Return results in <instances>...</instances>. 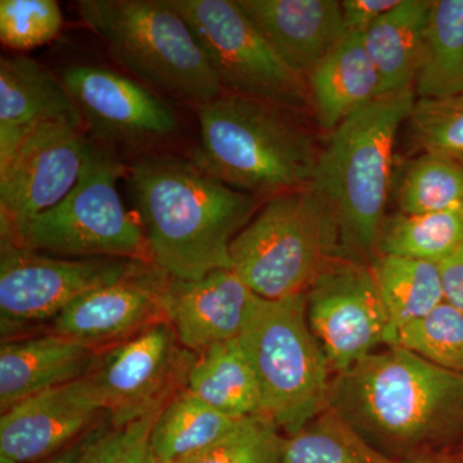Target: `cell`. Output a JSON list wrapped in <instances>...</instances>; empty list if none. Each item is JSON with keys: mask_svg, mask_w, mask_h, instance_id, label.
<instances>
[{"mask_svg": "<svg viewBox=\"0 0 463 463\" xmlns=\"http://www.w3.org/2000/svg\"><path fill=\"white\" fill-rule=\"evenodd\" d=\"M328 408L394 461L440 455L463 439V373L388 346L334 374Z\"/></svg>", "mask_w": 463, "mask_h": 463, "instance_id": "obj_1", "label": "cell"}, {"mask_svg": "<svg viewBox=\"0 0 463 463\" xmlns=\"http://www.w3.org/2000/svg\"><path fill=\"white\" fill-rule=\"evenodd\" d=\"M127 181L152 263L175 279L232 269L231 242L263 201L160 152L139 155Z\"/></svg>", "mask_w": 463, "mask_h": 463, "instance_id": "obj_2", "label": "cell"}, {"mask_svg": "<svg viewBox=\"0 0 463 463\" xmlns=\"http://www.w3.org/2000/svg\"><path fill=\"white\" fill-rule=\"evenodd\" d=\"M196 111L190 160L207 175L264 201L312 184L321 151L301 111L231 91Z\"/></svg>", "mask_w": 463, "mask_h": 463, "instance_id": "obj_3", "label": "cell"}, {"mask_svg": "<svg viewBox=\"0 0 463 463\" xmlns=\"http://www.w3.org/2000/svg\"><path fill=\"white\" fill-rule=\"evenodd\" d=\"M414 99L413 90L383 94L332 130L319 154L312 185L339 215L347 259L379 255L395 139Z\"/></svg>", "mask_w": 463, "mask_h": 463, "instance_id": "obj_4", "label": "cell"}, {"mask_svg": "<svg viewBox=\"0 0 463 463\" xmlns=\"http://www.w3.org/2000/svg\"><path fill=\"white\" fill-rule=\"evenodd\" d=\"M230 255L232 270L268 300L306 294L346 258L339 215L312 184L265 200L232 241Z\"/></svg>", "mask_w": 463, "mask_h": 463, "instance_id": "obj_5", "label": "cell"}, {"mask_svg": "<svg viewBox=\"0 0 463 463\" xmlns=\"http://www.w3.org/2000/svg\"><path fill=\"white\" fill-rule=\"evenodd\" d=\"M78 11L116 62L151 90L194 108L224 93L196 36L169 0H81Z\"/></svg>", "mask_w": 463, "mask_h": 463, "instance_id": "obj_6", "label": "cell"}, {"mask_svg": "<svg viewBox=\"0 0 463 463\" xmlns=\"http://www.w3.org/2000/svg\"><path fill=\"white\" fill-rule=\"evenodd\" d=\"M239 341L257 377L263 414L286 437L327 410L334 373L307 323L306 294L277 300L255 295Z\"/></svg>", "mask_w": 463, "mask_h": 463, "instance_id": "obj_7", "label": "cell"}, {"mask_svg": "<svg viewBox=\"0 0 463 463\" xmlns=\"http://www.w3.org/2000/svg\"><path fill=\"white\" fill-rule=\"evenodd\" d=\"M127 174L118 151L90 139L79 181L57 205L2 233V240L58 258L151 261L139 219L118 191Z\"/></svg>", "mask_w": 463, "mask_h": 463, "instance_id": "obj_8", "label": "cell"}, {"mask_svg": "<svg viewBox=\"0 0 463 463\" xmlns=\"http://www.w3.org/2000/svg\"><path fill=\"white\" fill-rule=\"evenodd\" d=\"M191 27L224 91L310 108L307 80L295 74L236 0H169Z\"/></svg>", "mask_w": 463, "mask_h": 463, "instance_id": "obj_9", "label": "cell"}, {"mask_svg": "<svg viewBox=\"0 0 463 463\" xmlns=\"http://www.w3.org/2000/svg\"><path fill=\"white\" fill-rule=\"evenodd\" d=\"M133 261L125 259L58 258L0 242L2 340L53 322L76 298L120 279Z\"/></svg>", "mask_w": 463, "mask_h": 463, "instance_id": "obj_10", "label": "cell"}, {"mask_svg": "<svg viewBox=\"0 0 463 463\" xmlns=\"http://www.w3.org/2000/svg\"><path fill=\"white\" fill-rule=\"evenodd\" d=\"M60 79L79 109L85 132L99 145L145 155L179 132L172 106L137 79L90 63L66 67Z\"/></svg>", "mask_w": 463, "mask_h": 463, "instance_id": "obj_11", "label": "cell"}, {"mask_svg": "<svg viewBox=\"0 0 463 463\" xmlns=\"http://www.w3.org/2000/svg\"><path fill=\"white\" fill-rule=\"evenodd\" d=\"M196 358L182 345L172 326L161 322L99 352L88 374L111 422L125 425L161 410L185 389Z\"/></svg>", "mask_w": 463, "mask_h": 463, "instance_id": "obj_12", "label": "cell"}, {"mask_svg": "<svg viewBox=\"0 0 463 463\" xmlns=\"http://www.w3.org/2000/svg\"><path fill=\"white\" fill-rule=\"evenodd\" d=\"M307 318L334 374L389 346L392 326L370 264L340 258L306 292Z\"/></svg>", "mask_w": 463, "mask_h": 463, "instance_id": "obj_13", "label": "cell"}, {"mask_svg": "<svg viewBox=\"0 0 463 463\" xmlns=\"http://www.w3.org/2000/svg\"><path fill=\"white\" fill-rule=\"evenodd\" d=\"M90 138L81 128L45 124L0 164V234L61 203L79 181Z\"/></svg>", "mask_w": 463, "mask_h": 463, "instance_id": "obj_14", "label": "cell"}, {"mask_svg": "<svg viewBox=\"0 0 463 463\" xmlns=\"http://www.w3.org/2000/svg\"><path fill=\"white\" fill-rule=\"evenodd\" d=\"M169 274L151 261H133L114 282L76 298L48 331L102 352L166 322L164 297Z\"/></svg>", "mask_w": 463, "mask_h": 463, "instance_id": "obj_15", "label": "cell"}, {"mask_svg": "<svg viewBox=\"0 0 463 463\" xmlns=\"http://www.w3.org/2000/svg\"><path fill=\"white\" fill-rule=\"evenodd\" d=\"M90 374L26 399L2 413L0 463H39L108 416Z\"/></svg>", "mask_w": 463, "mask_h": 463, "instance_id": "obj_16", "label": "cell"}, {"mask_svg": "<svg viewBox=\"0 0 463 463\" xmlns=\"http://www.w3.org/2000/svg\"><path fill=\"white\" fill-rule=\"evenodd\" d=\"M254 298L232 269L212 270L199 279L170 276L164 297L166 322L182 345L200 355L240 336Z\"/></svg>", "mask_w": 463, "mask_h": 463, "instance_id": "obj_17", "label": "cell"}, {"mask_svg": "<svg viewBox=\"0 0 463 463\" xmlns=\"http://www.w3.org/2000/svg\"><path fill=\"white\" fill-rule=\"evenodd\" d=\"M270 47L306 79L347 33L336 0H236Z\"/></svg>", "mask_w": 463, "mask_h": 463, "instance_id": "obj_18", "label": "cell"}, {"mask_svg": "<svg viewBox=\"0 0 463 463\" xmlns=\"http://www.w3.org/2000/svg\"><path fill=\"white\" fill-rule=\"evenodd\" d=\"M62 123L84 129L74 100L60 78L24 56L0 60V164L33 130Z\"/></svg>", "mask_w": 463, "mask_h": 463, "instance_id": "obj_19", "label": "cell"}, {"mask_svg": "<svg viewBox=\"0 0 463 463\" xmlns=\"http://www.w3.org/2000/svg\"><path fill=\"white\" fill-rule=\"evenodd\" d=\"M97 354L83 344L51 332L2 340L0 411L87 376Z\"/></svg>", "mask_w": 463, "mask_h": 463, "instance_id": "obj_20", "label": "cell"}, {"mask_svg": "<svg viewBox=\"0 0 463 463\" xmlns=\"http://www.w3.org/2000/svg\"><path fill=\"white\" fill-rule=\"evenodd\" d=\"M307 85L310 109L319 127L330 132L383 96L379 72L365 50L364 32L347 33L307 76Z\"/></svg>", "mask_w": 463, "mask_h": 463, "instance_id": "obj_21", "label": "cell"}, {"mask_svg": "<svg viewBox=\"0 0 463 463\" xmlns=\"http://www.w3.org/2000/svg\"><path fill=\"white\" fill-rule=\"evenodd\" d=\"M431 0H402L364 32L365 50L381 79V94L413 90L421 65Z\"/></svg>", "mask_w": 463, "mask_h": 463, "instance_id": "obj_22", "label": "cell"}, {"mask_svg": "<svg viewBox=\"0 0 463 463\" xmlns=\"http://www.w3.org/2000/svg\"><path fill=\"white\" fill-rule=\"evenodd\" d=\"M185 389L231 419L263 414L257 377L239 337L216 344L197 355Z\"/></svg>", "mask_w": 463, "mask_h": 463, "instance_id": "obj_23", "label": "cell"}, {"mask_svg": "<svg viewBox=\"0 0 463 463\" xmlns=\"http://www.w3.org/2000/svg\"><path fill=\"white\" fill-rule=\"evenodd\" d=\"M240 421L213 410L183 389L155 420L148 440L151 461H190L231 434Z\"/></svg>", "mask_w": 463, "mask_h": 463, "instance_id": "obj_24", "label": "cell"}, {"mask_svg": "<svg viewBox=\"0 0 463 463\" xmlns=\"http://www.w3.org/2000/svg\"><path fill=\"white\" fill-rule=\"evenodd\" d=\"M413 90L417 99L463 91V0L431 2Z\"/></svg>", "mask_w": 463, "mask_h": 463, "instance_id": "obj_25", "label": "cell"}, {"mask_svg": "<svg viewBox=\"0 0 463 463\" xmlns=\"http://www.w3.org/2000/svg\"><path fill=\"white\" fill-rule=\"evenodd\" d=\"M370 267L392 326L390 346L399 328L443 303L440 272L431 261L394 255H377Z\"/></svg>", "mask_w": 463, "mask_h": 463, "instance_id": "obj_26", "label": "cell"}, {"mask_svg": "<svg viewBox=\"0 0 463 463\" xmlns=\"http://www.w3.org/2000/svg\"><path fill=\"white\" fill-rule=\"evenodd\" d=\"M463 242V205L431 214L386 216L377 254L439 264Z\"/></svg>", "mask_w": 463, "mask_h": 463, "instance_id": "obj_27", "label": "cell"}, {"mask_svg": "<svg viewBox=\"0 0 463 463\" xmlns=\"http://www.w3.org/2000/svg\"><path fill=\"white\" fill-rule=\"evenodd\" d=\"M281 463H398L371 446L327 408L303 430L285 437Z\"/></svg>", "mask_w": 463, "mask_h": 463, "instance_id": "obj_28", "label": "cell"}, {"mask_svg": "<svg viewBox=\"0 0 463 463\" xmlns=\"http://www.w3.org/2000/svg\"><path fill=\"white\" fill-rule=\"evenodd\" d=\"M402 214L421 215L463 205V161L422 154L405 170L398 196Z\"/></svg>", "mask_w": 463, "mask_h": 463, "instance_id": "obj_29", "label": "cell"}, {"mask_svg": "<svg viewBox=\"0 0 463 463\" xmlns=\"http://www.w3.org/2000/svg\"><path fill=\"white\" fill-rule=\"evenodd\" d=\"M390 346L463 373V312L444 300L429 315L399 328Z\"/></svg>", "mask_w": 463, "mask_h": 463, "instance_id": "obj_30", "label": "cell"}, {"mask_svg": "<svg viewBox=\"0 0 463 463\" xmlns=\"http://www.w3.org/2000/svg\"><path fill=\"white\" fill-rule=\"evenodd\" d=\"M407 120L413 142L423 154L463 161V91L414 99Z\"/></svg>", "mask_w": 463, "mask_h": 463, "instance_id": "obj_31", "label": "cell"}, {"mask_svg": "<svg viewBox=\"0 0 463 463\" xmlns=\"http://www.w3.org/2000/svg\"><path fill=\"white\" fill-rule=\"evenodd\" d=\"M279 431L264 414L246 417L219 443L184 463H281L285 437Z\"/></svg>", "mask_w": 463, "mask_h": 463, "instance_id": "obj_32", "label": "cell"}, {"mask_svg": "<svg viewBox=\"0 0 463 463\" xmlns=\"http://www.w3.org/2000/svg\"><path fill=\"white\" fill-rule=\"evenodd\" d=\"M63 25L54 0H2L0 41L14 51H30L56 39Z\"/></svg>", "mask_w": 463, "mask_h": 463, "instance_id": "obj_33", "label": "cell"}, {"mask_svg": "<svg viewBox=\"0 0 463 463\" xmlns=\"http://www.w3.org/2000/svg\"><path fill=\"white\" fill-rule=\"evenodd\" d=\"M161 410L125 425H114L109 420L108 425L84 453L80 463H152L149 434Z\"/></svg>", "mask_w": 463, "mask_h": 463, "instance_id": "obj_34", "label": "cell"}, {"mask_svg": "<svg viewBox=\"0 0 463 463\" xmlns=\"http://www.w3.org/2000/svg\"><path fill=\"white\" fill-rule=\"evenodd\" d=\"M402 0H344L341 2L347 33L365 32Z\"/></svg>", "mask_w": 463, "mask_h": 463, "instance_id": "obj_35", "label": "cell"}, {"mask_svg": "<svg viewBox=\"0 0 463 463\" xmlns=\"http://www.w3.org/2000/svg\"><path fill=\"white\" fill-rule=\"evenodd\" d=\"M438 265L444 300L463 312V242Z\"/></svg>", "mask_w": 463, "mask_h": 463, "instance_id": "obj_36", "label": "cell"}, {"mask_svg": "<svg viewBox=\"0 0 463 463\" xmlns=\"http://www.w3.org/2000/svg\"><path fill=\"white\" fill-rule=\"evenodd\" d=\"M109 420V414L105 417L99 423H97L91 430L83 435L80 439L70 444L65 449L60 450L56 455L48 457L47 459L39 463H80L83 458L84 453L87 452L88 448L93 443L94 439L99 437L100 431L105 429Z\"/></svg>", "mask_w": 463, "mask_h": 463, "instance_id": "obj_37", "label": "cell"}, {"mask_svg": "<svg viewBox=\"0 0 463 463\" xmlns=\"http://www.w3.org/2000/svg\"><path fill=\"white\" fill-rule=\"evenodd\" d=\"M398 463H459L457 461L456 457H447L441 455H426L420 457H413V458L403 459Z\"/></svg>", "mask_w": 463, "mask_h": 463, "instance_id": "obj_38", "label": "cell"}, {"mask_svg": "<svg viewBox=\"0 0 463 463\" xmlns=\"http://www.w3.org/2000/svg\"><path fill=\"white\" fill-rule=\"evenodd\" d=\"M456 459L459 463H463V446L461 448V452L458 453V456L456 457Z\"/></svg>", "mask_w": 463, "mask_h": 463, "instance_id": "obj_39", "label": "cell"}]
</instances>
